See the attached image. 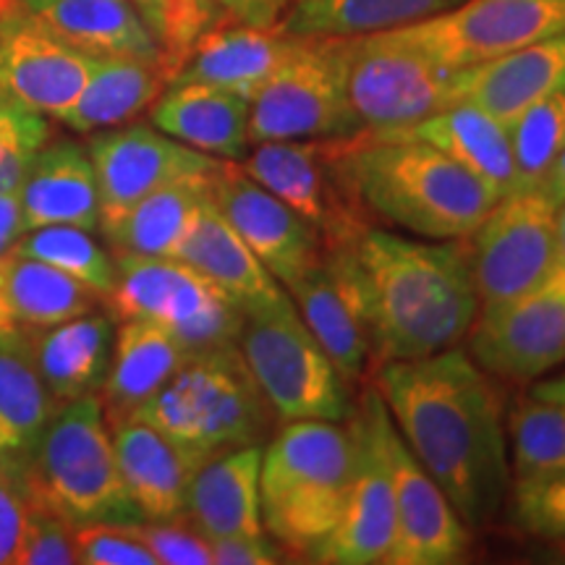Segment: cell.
Masks as SVG:
<instances>
[{"label": "cell", "mask_w": 565, "mask_h": 565, "mask_svg": "<svg viewBox=\"0 0 565 565\" xmlns=\"http://www.w3.org/2000/svg\"><path fill=\"white\" fill-rule=\"evenodd\" d=\"M192 351L171 330L150 320H121L113 341L108 377L100 387L105 419L110 424L129 419L168 380L181 370Z\"/></svg>", "instance_id": "cell-31"}, {"label": "cell", "mask_w": 565, "mask_h": 565, "mask_svg": "<svg viewBox=\"0 0 565 565\" xmlns=\"http://www.w3.org/2000/svg\"><path fill=\"white\" fill-rule=\"evenodd\" d=\"M92 55L47 32L17 6L0 13V92L42 116H66L95 68Z\"/></svg>", "instance_id": "cell-19"}, {"label": "cell", "mask_w": 565, "mask_h": 565, "mask_svg": "<svg viewBox=\"0 0 565 565\" xmlns=\"http://www.w3.org/2000/svg\"><path fill=\"white\" fill-rule=\"evenodd\" d=\"M223 13L233 21L252 26H278L291 0H217Z\"/></svg>", "instance_id": "cell-48"}, {"label": "cell", "mask_w": 565, "mask_h": 565, "mask_svg": "<svg viewBox=\"0 0 565 565\" xmlns=\"http://www.w3.org/2000/svg\"><path fill=\"white\" fill-rule=\"evenodd\" d=\"M173 257L192 265L204 278L215 282L238 303L246 317L275 315L294 307L286 288L259 263L257 254L244 244V238L231 228L212 200L204 204L189 231L183 233Z\"/></svg>", "instance_id": "cell-21"}, {"label": "cell", "mask_w": 565, "mask_h": 565, "mask_svg": "<svg viewBox=\"0 0 565 565\" xmlns=\"http://www.w3.org/2000/svg\"><path fill=\"white\" fill-rule=\"evenodd\" d=\"M374 391L408 450L469 529L490 526L508 503L505 401L469 353L448 349L377 366Z\"/></svg>", "instance_id": "cell-1"}, {"label": "cell", "mask_w": 565, "mask_h": 565, "mask_svg": "<svg viewBox=\"0 0 565 565\" xmlns=\"http://www.w3.org/2000/svg\"><path fill=\"white\" fill-rule=\"evenodd\" d=\"M100 296L66 273L24 257L6 254L0 259V333H34L71 317L87 315Z\"/></svg>", "instance_id": "cell-32"}, {"label": "cell", "mask_w": 565, "mask_h": 565, "mask_svg": "<svg viewBox=\"0 0 565 565\" xmlns=\"http://www.w3.org/2000/svg\"><path fill=\"white\" fill-rule=\"evenodd\" d=\"M113 263L116 288L105 301L118 322H158L192 353L238 345L246 315L192 265L134 252H113Z\"/></svg>", "instance_id": "cell-7"}, {"label": "cell", "mask_w": 565, "mask_h": 565, "mask_svg": "<svg viewBox=\"0 0 565 565\" xmlns=\"http://www.w3.org/2000/svg\"><path fill=\"white\" fill-rule=\"evenodd\" d=\"M563 32L565 0H463L433 19L377 34L450 68H466Z\"/></svg>", "instance_id": "cell-13"}, {"label": "cell", "mask_w": 565, "mask_h": 565, "mask_svg": "<svg viewBox=\"0 0 565 565\" xmlns=\"http://www.w3.org/2000/svg\"><path fill=\"white\" fill-rule=\"evenodd\" d=\"M557 204L542 189L500 196L466 238L479 309L540 286L563 263Z\"/></svg>", "instance_id": "cell-12"}, {"label": "cell", "mask_w": 565, "mask_h": 565, "mask_svg": "<svg viewBox=\"0 0 565 565\" xmlns=\"http://www.w3.org/2000/svg\"><path fill=\"white\" fill-rule=\"evenodd\" d=\"M508 450L515 479L565 469V408L529 393L505 414Z\"/></svg>", "instance_id": "cell-37"}, {"label": "cell", "mask_w": 565, "mask_h": 565, "mask_svg": "<svg viewBox=\"0 0 565 565\" xmlns=\"http://www.w3.org/2000/svg\"><path fill=\"white\" fill-rule=\"evenodd\" d=\"M330 166L366 221L416 238H469L500 200L475 173L416 139L370 131L330 139Z\"/></svg>", "instance_id": "cell-3"}, {"label": "cell", "mask_w": 565, "mask_h": 565, "mask_svg": "<svg viewBox=\"0 0 565 565\" xmlns=\"http://www.w3.org/2000/svg\"><path fill=\"white\" fill-rule=\"evenodd\" d=\"M529 393L540 395V398L545 401H553V404L565 408V374H557V377H550V380H540V383H536Z\"/></svg>", "instance_id": "cell-52"}, {"label": "cell", "mask_w": 565, "mask_h": 565, "mask_svg": "<svg viewBox=\"0 0 565 565\" xmlns=\"http://www.w3.org/2000/svg\"><path fill=\"white\" fill-rule=\"evenodd\" d=\"M359 404L372 419L393 490L395 536L385 565H448L463 561L469 553L471 529L433 475L408 450L380 393L370 387Z\"/></svg>", "instance_id": "cell-10"}, {"label": "cell", "mask_w": 565, "mask_h": 565, "mask_svg": "<svg viewBox=\"0 0 565 565\" xmlns=\"http://www.w3.org/2000/svg\"><path fill=\"white\" fill-rule=\"evenodd\" d=\"M131 416L202 458L265 445L278 422L238 345L194 351Z\"/></svg>", "instance_id": "cell-5"}, {"label": "cell", "mask_w": 565, "mask_h": 565, "mask_svg": "<svg viewBox=\"0 0 565 565\" xmlns=\"http://www.w3.org/2000/svg\"><path fill=\"white\" fill-rule=\"evenodd\" d=\"M362 134L345 89V38H303L249 103V141L349 139Z\"/></svg>", "instance_id": "cell-9"}, {"label": "cell", "mask_w": 565, "mask_h": 565, "mask_svg": "<svg viewBox=\"0 0 565 565\" xmlns=\"http://www.w3.org/2000/svg\"><path fill=\"white\" fill-rule=\"evenodd\" d=\"M238 351L280 422H345L353 414L349 383L296 307L246 317Z\"/></svg>", "instance_id": "cell-8"}, {"label": "cell", "mask_w": 565, "mask_h": 565, "mask_svg": "<svg viewBox=\"0 0 565 565\" xmlns=\"http://www.w3.org/2000/svg\"><path fill=\"white\" fill-rule=\"evenodd\" d=\"M265 445H244L212 456L196 471L186 494V515L207 540L265 534L259 471Z\"/></svg>", "instance_id": "cell-28"}, {"label": "cell", "mask_w": 565, "mask_h": 565, "mask_svg": "<svg viewBox=\"0 0 565 565\" xmlns=\"http://www.w3.org/2000/svg\"><path fill=\"white\" fill-rule=\"evenodd\" d=\"M356 469L349 419H296L263 448V526L288 555L307 557L341 521Z\"/></svg>", "instance_id": "cell-4"}, {"label": "cell", "mask_w": 565, "mask_h": 565, "mask_svg": "<svg viewBox=\"0 0 565 565\" xmlns=\"http://www.w3.org/2000/svg\"><path fill=\"white\" fill-rule=\"evenodd\" d=\"M542 192H545L550 200L557 204V207L565 202V150L561 158H557L553 171L547 173L545 183H542Z\"/></svg>", "instance_id": "cell-51"}, {"label": "cell", "mask_w": 565, "mask_h": 565, "mask_svg": "<svg viewBox=\"0 0 565 565\" xmlns=\"http://www.w3.org/2000/svg\"><path fill=\"white\" fill-rule=\"evenodd\" d=\"M212 202L282 288L324 257L320 233L299 212L249 179L238 162H221L212 175Z\"/></svg>", "instance_id": "cell-17"}, {"label": "cell", "mask_w": 565, "mask_h": 565, "mask_svg": "<svg viewBox=\"0 0 565 565\" xmlns=\"http://www.w3.org/2000/svg\"><path fill=\"white\" fill-rule=\"evenodd\" d=\"M513 147L515 189H542L565 150V87L550 92L508 124Z\"/></svg>", "instance_id": "cell-39"}, {"label": "cell", "mask_w": 565, "mask_h": 565, "mask_svg": "<svg viewBox=\"0 0 565 565\" xmlns=\"http://www.w3.org/2000/svg\"><path fill=\"white\" fill-rule=\"evenodd\" d=\"M238 166L259 186L299 212L320 233L324 249L353 244L372 225L335 179L330 139L259 141Z\"/></svg>", "instance_id": "cell-15"}, {"label": "cell", "mask_w": 565, "mask_h": 565, "mask_svg": "<svg viewBox=\"0 0 565 565\" xmlns=\"http://www.w3.org/2000/svg\"><path fill=\"white\" fill-rule=\"evenodd\" d=\"M351 254L364 288L374 370L466 341L479 315L466 238L424 242L370 225Z\"/></svg>", "instance_id": "cell-2"}, {"label": "cell", "mask_w": 565, "mask_h": 565, "mask_svg": "<svg viewBox=\"0 0 565 565\" xmlns=\"http://www.w3.org/2000/svg\"><path fill=\"white\" fill-rule=\"evenodd\" d=\"M286 291L345 383L364 380L374 366L372 335L351 244L324 249L320 263L309 267Z\"/></svg>", "instance_id": "cell-18"}, {"label": "cell", "mask_w": 565, "mask_h": 565, "mask_svg": "<svg viewBox=\"0 0 565 565\" xmlns=\"http://www.w3.org/2000/svg\"><path fill=\"white\" fill-rule=\"evenodd\" d=\"M141 545L154 555L158 565H212V545L186 515L168 521L131 524Z\"/></svg>", "instance_id": "cell-43"}, {"label": "cell", "mask_w": 565, "mask_h": 565, "mask_svg": "<svg viewBox=\"0 0 565 565\" xmlns=\"http://www.w3.org/2000/svg\"><path fill=\"white\" fill-rule=\"evenodd\" d=\"M26 471L38 505L74 529L145 521L121 479L100 393L55 412Z\"/></svg>", "instance_id": "cell-6"}, {"label": "cell", "mask_w": 565, "mask_h": 565, "mask_svg": "<svg viewBox=\"0 0 565 565\" xmlns=\"http://www.w3.org/2000/svg\"><path fill=\"white\" fill-rule=\"evenodd\" d=\"M154 129L217 160L242 162L252 150L249 100L200 82H173L152 103Z\"/></svg>", "instance_id": "cell-26"}, {"label": "cell", "mask_w": 565, "mask_h": 565, "mask_svg": "<svg viewBox=\"0 0 565 565\" xmlns=\"http://www.w3.org/2000/svg\"><path fill=\"white\" fill-rule=\"evenodd\" d=\"M19 189L0 192V259L13 252L19 238L24 236V221H21V196Z\"/></svg>", "instance_id": "cell-49"}, {"label": "cell", "mask_w": 565, "mask_h": 565, "mask_svg": "<svg viewBox=\"0 0 565 565\" xmlns=\"http://www.w3.org/2000/svg\"><path fill=\"white\" fill-rule=\"evenodd\" d=\"M26 335L34 364L55 406L61 408L82 395L100 393L110 370L116 317L92 309L87 315L71 317L66 322Z\"/></svg>", "instance_id": "cell-30"}, {"label": "cell", "mask_w": 565, "mask_h": 565, "mask_svg": "<svg viewBox=\"0 0 565 565\" xmlns=\"http://www.w3.org/2000/svg\"><path fill=\"white\" fill-rule=\"evenodd\" d=\"M76 553L84 565H158L147 545L134 536L131 524L76 526Z\"/></svg>", "instance_id": "cell-44"}, {"label": "cell", "mask_w": 565, "mask_h": 565, "mask_svg": "<svg viewBox=\"0 0 565 565\" xmlns=\"http://www.w3.org/2000/svg\"><path fill=\"white\" fill-rule=\"evenodd\" d=\"M303 38L280 26H252L225 19L202 34L175 71L173 82H200L228 89L252 103L267 79L296 53Z\"/></svg>", "instance_id": "cell-22"}, {"label": "cell", "mask_w": 565, "mask_h": 565, "mask_svg": "<svg viewBox=\"0 0 565 565\" xmlns=\"http://www.w3.org/2000/svg\"><path fill=\"white\" fill-rule=\"evenodd\" d=\"M356 437V469L341 521L309 550L307 561L324 565H380L387 561L395 536V508L377 435L370 414L359 404L349 416Z\"/></svg>", "instance_id": "cell-20"}, {"label": "cell", "mask_w": 565, "mask_h": 565, "mask_svg": "<svg viewBox=\"0 0 565 565\" xmlns=\"http://www.w3.org/2000/svg\"><path fill=\"white\" fill-rule=\"evenodd\" d=\"M38 152H13L9 158L0 160V192H11L24 183L26 173H30L32 160Z\"/></svg>", "instance_id": "cell-50"}, {"label": "cell", "mask_w": 565, "mask_h": 565, "mask_svg": "<svg viewBox=\"0 0 565 565\" xmlns=\"http://www.w3.org/2000/svg\"><path fill=\"white\" fill-rule=\"evenodd\" d=\"M74 563H79V553H76V529L71 526L66 519H61V515L34 505L17 565Z\"/></svg>", "instance_id": "cell-45"}, {"label": "cell", "mask_w": 565, "mask_h": 565, "mask_svg": "<svg viewBox=\"0 0 565 565\" xmlns=\"http://www.w3.org/2000/svg\"><path fill=\"white\" fill-rule=\"evenodd\" d=\"M565 87V32L498 58L458 68L454 103H471L511 124L526 105Z\"/></svg>", "instance_id": "cell-25"}, {"label": "cell", "mask_w": 565, "mask_h": 565, "mask_svg": "<svg viewBox=\"0 0 565 565\" xmlns=\"http://www.w3.org/2000/svg\"><path fill=\"white\" fill-rule=\"evenodd\" d=\"M17 6V0H0V13H6L9 9H13Z\"/></svg>", "instance_id": "cell-54"}, {"label": "cell", "mask_w": 565, "mask_h": 565, "mask_svg": "<svg viewBox=\"0 0 565 565\" xmlns=\"http://www.w3.org/2000/svg\"><path fill=\"white\" fill-rule=\"evenodd\" d=\"M217 173V171H215ZM183 175L126 210L116 223L105 225L103 236L113 252L173 257L175 246L212 200V175Z\"/></svg>", "instance_id": "cell-34"}, {"label": "cell", "mask_w": 565, "mask_h": 565, "mask_svg": "<svg viewBox=\"0 0 565 565\" xmlns=\"http://www.w3.org/2000/svg\"><path fill=\"white\" fill-rule=\"evenodd\" d=\"M87 152L100 192V228L166 183L215 173L223 162L145 124L95 131Z\"/></svg>", "instance_id": "cell-16"}, {"label": "cell", "mask_w": 565, "mask_h": 565, "mask_svg": "<svg viewBox=\"0 0 565 565\" xmlns=\"http://www.w3.org/2000/svg\"><path fill=\"white\" fill-rule=\"evenodd\" d=\"M215 565H275L282 561V550L270 534H242L210 540Z\"/></svg>", "instance_id": "cell-47"}, {"label": "cell", "mask_w": 565, "mask_h": 565, "mask_svg": "<svg viewBox=\"0 0 565 565\" xmlns=\"http://www.w3.org/2000/svg\"><path fill=\"white\" fill-rule=\"evenodd\" d=\"M51 137V124L42 113L26 108L0 92V160L13 152H38Z\"/></svg>", "instance_id": "cell-46"}, {"label": "cell", "mask_w": 565, "mask_h": 565, "mask_svg": "<svg viewBox=\"0 0 565 565\" xmlns=\"http://www.w3.org/2000/svg\"><path fill=\"white\" fill-rule=\"evenodd\" d=\"M463 0H291L280 30L296 38H366L445 13Z\"/></svg>", "instance_id": "cell-36"}, {"label": "cell", "mask_w": 565, "mask_h": 565, "mask_svg": "<svg viewBox=\"0 0 565 565\" xmlns=\"http://www.w3.org/2000/svg\"><path fill=\"white\" fill-rule=\"evenodd\" d=\"M110 435L121 479L145 521L183 515L189 484L210 458L192 454L152 424L134 416L110 424Z\"/></svg>", "instance_id": "cell-23"}, {"label": "cell", "mask_w": 565, "mask_h": 565, "mask_svg": "<svg viewBox=\"0 0 565 565\" xmlns=\"http://www.w3.org/2000/svg\"><path fill=\"white\" fill-rule=\"evenodd\" d=\"M19 6L47 32L92 58H134L166 66L158 40L131 0H19Z\"/></svg>", "instance_id": "cell-24"}, {"label": "cell", "mask_w": 565, "mask_h": 565, "mask_svg": "<svg viewBox=\"0 0 565 565\" xmlns=\"http://www.w3.org/2000/svg\"><path fill=\"white\" fill-rule=\"evenodd\" d=\"M469 356L494 380L534 383L565 362V263L540 286L479 309Z\"/></svg>", "instance_id": "cell-14"}, {"label": "cell", "mask_w": 565, "mask_h": 565, "mask_svg": "<svg viewBox=\"0 0 565 565\" xmlns=\"http://www.w3.org/2000/svg\"><path fill=\"white\" fill-rule=\"evenodd\" d=\"M131 6L158 40L171 79L196 40L228 19L217 0H131Z\"/></svg>", "instance_id": "cell-40"}, {"label": "cell", "mask_w": 565, "mask_h": 565, "mask_svg": "<svg viewBox=\"0 0 565 565\" xmlns=\"http://www.w3.org/2000/svg\"><path fill=\"white\" fill-rule=\"evenodd\" d=\"M168 84L171 76L162 63L97 58L89 82L61 121L79 134L113 129L152 108Z\"/></svg>", "instance_id": "cell-35"}, {"label": "cell", "mask_w": 565, "mask_h": 565, "mask_svg": "<svg viewBox=\"0 0 565 565\" xmlns=\"http://www.w3.org/2000/svg\"><path fill=\"white\" fill-rule=\"evenodd\" d=\"M34 505L26 463L0 456V565H17Z\"/></svg>", "instance_id": "cell-42"}, {"label": "cell", "mask_w": 565, "mask_h": 565, "mask_svg": "<svg viewBox=\"0 0 565 565\" xmlns=\"http://www.w3.org/2000/svg\"><path fill=\"white\" fill-rule=\"evenodd\" d=\"M24 233L42 225L100 231V192L89 152L76 141L40 147L19 189Z\"/></svg>", "instance_id": "cell-27"}, {"label": "cell", "mask_w": 565, "mask_h": 565, "mask_svg": "<svg viewBox=\"0 0 565 565\" xmlns=\"http://www.w3.org/2000/svg\"><path fill=\"white\" fill-rule=\"evenodd\" d=\"M557 233H561V252H563V263H565V202L557 210Z\"/></svg>", "instance_id": "cell-53"}, {"label": "cell", "mask_w": 565, "mask_h": 565, "mask_svg": "<svg viewBox=\"0 0 565 565\" xmlns=\"http://www.w3.org/2000/svg\"><path fill=\"white\" fill-rule=\"evenodd\" d=\"M13 252L66 273L68 278L92 288L100 299H108L116 288L113 254L103 249L92 231L74 228V225H42V228L26 231Z\"/></svg>", "instance_id": "cell-38"}, {"label": "cell", "mask_w": 565, "mask_h": 565, "mask_svg": "<svg viewBox=\"0 0 565 565\" xmlns=\"http://www.w3.org/2000/svg\"><path fill=\"white\" fill-rule=\"evenodd\" d=\"M385 137L416 139L435 147L458 166L475 173L484 186L498 196L511 194L515 189L513 147L508 124L492 116L490 110L471 103H454L424 121L395 131H370Z\"/></svg>", "instance_id": "cell-29"}, {"label": "cell", "mask_w": 565, "mask_h": 565, "mask_svg": "<svg viewBox=\"0 0 565 565\" xmlns=\"http://www.w3.org/2000/svg\"><path fill=\"white\" fill-rule=\"evenodd\" d=\"M58 412L34 364L30 335L0 333V456L30 463Z\"/></svg>", "instance_id": "cell-33"}, {"label": "cell", "mask_w": 565, "mask_h": 565, "mask_svg": "<svg viewBox=\"0 0 565 565\" xmlns=\"http://www.w3.org/2000/svg\"><path fill=\"white\" fill-rule=\"evenodd\" d=\"M513 521L526 534L565 542V469L553 475L515 479Z\"/></svg>", "instance_id": "cell-41"}, {"label": "cell", "mask_w": 565, "mask_h": 565, "mask_svg": "<svg viewBox=\"0 0 565 565\" xmlns=\"http://www.w3.org/2000/svg\"><path fill=\"white\" fill-rule=\"evenodd\" d=\"M456 74L383 34L345 38V89L362 131L406 129L454 105Z\"/></svg>", "instance_id": "cell-11"}]
</instances>
